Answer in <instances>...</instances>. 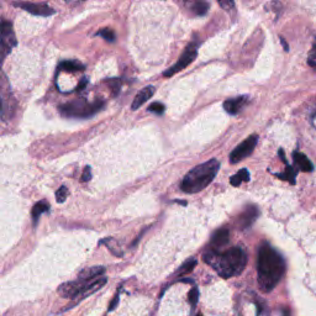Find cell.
Instances as JSON below:
<instances>
[{
    "instance_id": "6da1fadb",
    "label": "cell",
    "mask_w": 316,
    "mask_h": 316,
    "mask_svg": "<svg viewBox=\"0 0 316 316\" xmlns=\"http://www.w3.org/2000/svg\"><path fill=\"white\" fill-rule=\"evenodd\" d=\"M286 273V262L283 257L269 245H262L258 251L257 277L258 284L263 292L271 290L279 283Z\"/></svg>"
},
{
    "instance_id": "7a4b0ae2",
    "label": "cell",
    "mask_w": 316,
    "mask_h": 316,
    "mask_svg": "<svg viewBox=\"0 0 316 316\" xmlns=\"http://www.w3.org/2000/svg\"><path fill=\"white\" fill-rule=\"evenodd\" d=\"M203 258L223 278L241 274L247 264V255L241 247H231L225 252L211 248L204 254Z\"/></svg>"
},
{
    "instance_id": "3957f363",
    "label": "cell",
    "mask_w": 316,
    "mask_h": 316,
    "mask_svg": "<svg viewBox=\"0 0 316 316\" xmlns=\"http://www.w3.org/2000/svg\"><path fill=\"white\" fill-rule=\"evenodd\" d=\"M219 169L220 163L217 160H210L197 166L183 178L182 183H180V189L186 194L199 193L214 180Z\"/></svg>"
},
{
    "instance_id": "277c9868",
    "label": "cell",
    "mask_w": 316,
    "mask_h": 316,
    "mask_svg": "<svg viewBox=\"0 0 316 316\" xmlns=\"http://www.w3.org/2000/svg\"><path fill=\"white\" fill-rule=\"evenodd\" d=\"M105 283H106L105 277H100L94 280L77 279L73 281H67V283H63L59 286L58 294L61 295L62 298H68V299L78 298V300L77 301H80L82 299L87 298L88 295H90L91 293L97 292L98 289L102 288Z\"/></svg>"
},
{
    "instance_id": "5b68a950",
    "label": "cell",
    "mask_w": 316,
    "mask_h": 316,
    "mask_svg": "<svg viewBox=\"0 0 316 316\" xmlns=\"http://www.w3.org/2000/svg\"><path fill=\"white\" fill-rule=\"evenodd\" d=\"M105 103L103 100H97L94 103H88L85 98L73 100V102L62 104L59 106V111L66 117H76V119H84L96 115L98 111L104 108Z\"/></svg>"
},
{
    "instance_id": "8992f818",
    "label": "cell",
    "mask_w": 316,
    "mask_h": 316,
    "mask_svg": "<svg viewBox=\"0 0 316 316\" xmlns=\"http://www.w3.org/2000/svg\"><path fill=\"white\" fill-rule=\"evenodd\" d=\"M18 103L11 91L9 80L0 71V116L5 121H9L16 113Z\"/></svg>"
},
{
    "instance_id": "52a82bcc",
    "label": "cell",
    "mask_w": 316,
    "mask_h": 316,
    "mask_svg": "<svg viewBox=\"0 0 316 316\" xmlns=\"http://www.w3.org/2000/svg\"><path fill=\"white\" fill-rule=\"evenodd\" d=\"M18 44L13 24L9 20H0V63H3L7 56Z\"/></svg>"
},
{
    "instance_id": "ba28073f",
    "label": "cell",
    "mask_w": 316,
    "mask_h": 316,
    "mask_svg": "<svg viewBox=\"0 0 316 316\" xmlns=\"http://www.w3.org/2000/svg\"><path fill=\"white\" fill-rule=\"evenodd\" d=\"M197 56H198V46L197 44H194V42H192V44L186 46L185 50L183 51L182 56L179 57V59H178L176 65H173L169 70L166 71L165 73H163V76L172 77L174 76V74H177L178 72L185 70L191 63H193L195 61Z\"/></svg>"
},
{
    "instance_id": "9c48e42d",
    "label": "cell",
    "mask_w": 316,
    "mask_h": 316,
    "mask_svg": "<svg viewBox=\"0 0 316 316\" xmlns=\"http://www.w3.org/2000/svg\"><path fill=\"white\" fill-rule=\"evenodd\" d=\"M257 141H258L257 135H251V136L247 137L245 141H242V142L231 152V154H230V162H231L232 165H236V163L241 162V161L245 160V158L251 156V153L255 151L256 146H257Z\"/></svg>"
},
{
    "instance_id": "30bf717a",
    "label": "cell",
    "mask_w": 316,
    "mask_h": 316,
    "mask_svg": "<svg viewBox=\"0 0 316 316\" xmlns=\"http://www.w3.org/2000/svg\"><path fill=\"white\" fill-rule=\"evenodd\" d=\"M258 214H260V211H258V208L256 205L246 206L245 210L237 216L236 225L238 226V229H248L258 217Z\"/></svg>"
},
{
    "instance_id": "8fae6325",
    "label": "cell",
    "mask_w": 316,
    "mask_h": 316,
    "mask_svg": "<svg viewBox=\"0 0 316 316\" xmlns=\"http://www.w3.org/2000/svg\"><path fill=\"white\" fill-rule=\"evenodd\" d=\"M16 7L21 8L22 10L33 14L37 16H51L54 14L52 8L48 7L47 4H33V3H24V4H16Z\"/></svg>"
},
{
    "instance_id": "7c38bea8",
    "label": "cell",
    "mask_w": 316,
    "mask_h": 316,
    "mask_svg": "<svg viewBox=\"0 0 316 316\" xmlns=\"http://www.w3.org/2000/svg\"><path fill=\"white\" fill-rule=\"evenodd\" d=\"M247 102H248V98L246 96L232 98V99H228L224 102V109L230 115H236L245 108Z\"/></svg>"
},
{
    "instance_id": "4fadbf2b",
    "label": "cell",
    "mask_w": 316,
    "mask_h": 316,
    "mask_svg": "<svg viewBox=\"0 0 316 316\" xmlns=\"http://www.w3.org/2000/svg\"><path fill=\"white\" fill-rule=\"evenodd\" d=\"M154 91H156V88L152 87V85H148V87H145L143 89L137 93L136 98L134 99L131 104V109L132 110H137V109L141 108L146 102H148L152 97H153Z\"/></svg>"
},
{
    "instance_id": "5bb4252c",
    "label": "cell",
    "mask_w": 316,
    "mask_h": 316,
    "mask_svg": "<svg viewBox=\"0 0 316 316\" xmlns=\"http://www.w3.org/2000/svg\"><path fill=\"white\" fill-rule=\"evenodd\" d=\"M229 236H230L229 229H226V228H223V229L217 230V231H215L211 237V242H210L211 248L217 249V248H221V247L228 245Z\"/></svg>"
},
{
    "instance_id": "9a60e30c",
    "label": "cell",
    "mask_w": 316,
    "mask_h": 316,
    "mask_svg": "<svg viewBox=\"0 0 316 316\" xmlns=\"http://www.w3.org/2000/svg\"><path fill=\"white\" fill-rule=\"evenodd\" d=\"M105 273V268L102 266L97 267H89L87 269H83L82 272L78 274V279L82 280H94L98 278L103 277V274Z\"/></svg>"
},
{
    "instance_id": "2e32d148",
    "label": "cell",
    "mask_w": 316,
    "mask_h": 316,
    "mask_svg": "<svg viewBox=\"0 0 316 316\" xmlns=\"http://www.w3.org/2000/svg\"><path fill=\"white\" fill-rule=\"evenodd\" d=\"M293 160H294L295 166L303 172H312L314 171V166H312L311 161L307 158L305 154L300 153V152L295 151L293 153Z\"/></svg>"
},
{
    "instance_id": "e0dca14e",
    "label": "cell",
    "mask_w": 316,
    "mask_h": 316,
    "mask_svg": "<svg viewBox=\"0 0 316 316\" xmlns=\"http://www.w3.org/2000/svg\"><path fill=\"white\" fill-rule=\"evenodd\" d=\"M48 210H50V204H48V202H46V200H41V202L36 203L35 205H34L33 211H31L34 221L36 223V221L39 220V217L41 216L44 212H47Z\"/></svg>"
},
{
    "instance_id": "ac0fdd59",
    "label": "cell",
    "mask_w": 316,
    "mask_h": 316,
    "mask_svg": "<svg viewBox=\"0 0 316 316\" xmlns=\"http://www.w3.org/2000/svg\"><path fill=\"white\" fill-rule=\"evenodd\" d=\"M59 70L66 72H82L85 70V66L78 61H65L59 65Z\"/></svg>"
},
{
    "instance_id": "d6986e66",
    "label": "cell",
    "mask_w": 316,
    "mask_h": 316,
    "mask_svg": "<svg viewBox=\"0 0 316 316\" xmlns=\"http://www.w3.org/2000/svg\"><path fill=\"white\" fill-rule=\"evenodd\" d=\"M209 8L210 7H209V3L206 2V0H194L192 10H193L195 15L204 16L206 13H208Z\"/></svg>"
},
{
    "instance_id": "ffe728a7",
    "label": "cell",
    "mask_w": 316,
    "mask_h": 316,
    "mask_svg": "<svg viewBox=\"0 0 316 316\" xmlns=\"http://www.w3.org/2000/svg\"><path fill=\"white\" fill-rule=\"evenodd\" d=\"M248 180H249V172L245 168L241 169L238 173H236L235 176H232L231 178H230V183H231L234 186L241 185V183L248 182Z\"/></svg>"
},
{
    "instance_id": "44dd1931",
    "label": "cell",
    "mask_w": 316,
    "mask_h": 316,
    "mask_svg": "<svg viewBox=\"0 0 316 316\" xmlns=\"http://www.w3.org/2000/svg\"><path fill=\"white\" fill-rule=\"evenodd\" d=\"M198 261L197 260H189L186 261V262L183 264L182 267L179 268V271L177 272V275L178 277H184L185 274H188V273H191L193 269L195 268V266H197Z\"/></svg>"
},
{
    "instance_id": "7402d4cb",
    "label": "cell",
    "mask_w": 316,
    "mask_h": 316,
    "mask_svg": "<svg viewBox=\"0 0 316 316\" xmlns=\"http://www.w3.org/2000/svg\"><path fill=\"white\" fill-rule=\"evenodd\" d=\"M295 176H297L295 169L293 168L292 166L287 165V168H286V171H284V173L278 174V178H280V179H283V180H288V182L292 183V184H295Z\"/></svg>"
},
{
    "instance_id": "603a6c76",
    "label": "cell",
    "mask_w": 316,
    "mask_h": 316,
    "mask_svg": "<svg viewBox=\"0 0 316 316\" xmlns=\"http://www.w3.org/2000/svg\"><path fill=\"white\" fill-rule=\"evenodd\" d=\"M106 84H108V87L111 89V94H113V96H117V94H119L120 89H121V80L117 78L108 79L106 80Z\"/></svg>"
},
{
    "instance_id": "cb8c5ba5",
    "label": "cell",
    "mask_w": 316,
    "mask_h": 316,
    "mask_svg": "<svg viewBox=\"0 0 316 316\" xmlns=\"http://www.w3.org/2000/svg\"><path fill=\"white\" fill-rule=\"evenodd\" d=\"M97 36L103 37V39L106 40L108 42H114L115 40H116V37H115V33L111 30V28H103V30H100L99 33L97 34Z\"/></svg>"
},
{
    "instance_id": "d4e9b609",
    "label": "cell",
    "mask_w": 316,
    "mask_h": 316,
    "mask_svg": "<svg viewBox=\"0 0 316 316\" xmlns=\"http://www.w3.org/2000/svg\"><path fill=\"white\" fill-rule=\"evenodd\" d=\"M67 197H68V188L67 186L63 185L58 189V191L56 192L57 203H65L66 199H67Z\"/></svg>"
},
{
    "instance_id": "484cf974",
    "label": "cell",
    "mask_w": 316,
    "mask_h": 316,
    "mask_svg": "<svg viewBox=\"0 0 316 316\" xmlns=\"http://www.w3.org/2000/svg\"><path fill=\"white\" fill-rule=\"evenodd\" d=\"M188 300L191 303L192 306H195L198 304V300H199V290L197 288H192L191 292L188 294Z\"/></svg>"
},
{
    "instance_id": "4316f807",
    "label": "cell",
    "mask_w": 316,
    "mask_h": 316,
    "mask_svg": "<svg viewBox=\"0 0 316 316\" xmlns=\"http://www.w3.org/2000/svg\"><path fill=\"white\" fill-rule=\"evenodd\" d=\"M166 110V106L163 104H161V103H153V104H151L148 106V111H152V113L157 114V115H162L163 113H165Z\"/></svg>"
},
{
    "instance_id": "83f0119b",
    "label": "cell",
    "mask_w": 316,
    "mask_h": 316,
    "mask_svg": "<svg viewBox=\"0 0 316 316\" xmlns=\"http://www.w3.org/2000/svg\"><path fill=\"white\" fill-rule=\"evenodd\" d=\"M307 63H309L311 67L316 68V41L314 42V45H312L311 50H310L309 56H307Z\"/></svg>"
},
{
    "instance_id": "f1b7e54d",
    "label": "cell",
    "mask_w": 316,
    "mask_h": 316,
    "mask_svg": "<svg viewBox=\"0 0 316 316\" xmlns=\"http://www.w3.org/2000/svg\"><path fill=\"white\" fill-rule=\"evenodd\" d=\"M217 3H219L220 7L223 8L224 10H226V11L232 10L235 8V2H234V0H217Z\"/></svg>"
},
{
    "instance_id": "f546056e",
    "label": "cell",
    "mask_w": 316,
    "mask_h": 316,
    "mask_svg": "<svg viewBox=\"0 0 316 316\" xmlns=\"http://www.w3.org/2000/svg\"><path fill=\"white\" fill-rule=\"evenodd\" d=\"M90 179H91V171H90V167L87 166V167L84 168V172H83L82 182H89Z\"/></svg>"
},
{
    "instance_id": "4dcf8cb0",
    "label": "cell",
    "mask_w": 316,
    "mask_h": 316,
    "mask_svg": "<svg viewBox=\"0 0 316 316\" xmlns=\"http://www.w3.org/2000/svg\"><path fill=\"white\" fill-rule=\"evenodd\" d=\"M117 303H119V294L115 295V299L110 303V307H109V310H110V311H111V310H114L115 307H116Z\"/></svg>"
},
{
    "instance_id": "1f68e13d",
    "label": "cell",
    "mask_w": 316,
    "mask_h": 316,
    "mask_svg": "<svg viewBox=\"0 0 316 316\" xmlns=\"http://www.w3.org/2000/svg\"><path fill=\"white\" fill-rule=\"evenodd\" d=\"M87 83H88V80H87V79H82V80H80L78 88H77V90H82L83 88L87 87Z\"/></svg>"
},
{
    "instance_id": "d6a6232c",
    "label": "cell",
    "mask_w": 316,
    "mask_h": 316,
    "mask_svg": "<svg viewBox=\"0 0 316 316\" xmlns=\"http://www.w3.org/2000/svg\"><path fill=\"white\" fill-rule=\"evenodd\" d=\"M279 156H280V158H281V161H283V162L286 163V165H287V163H288V162H287L286 157H284V152H283V149H279Z\"/></svg>"
},
{
    "instance_id": "836d02e7",
    "label": "cell",
    "mask_w": 316,
    "mask_h": 316,
    "mask_svg": "<svg viewBox=\"0 0 316 316\" xmlns=\"http://www.w3.org/2000/svg\"><path fill=\"white\" fill-rule=\"evenodd\" d=\"M280 41H281V45H283L284 50H286V51H288V50H289V48H288V44H287V42H286V41H284V40H283V39H280Z\"/></svg>"
},
{
    "instance_id": "e575fe53",
    "label": "cell",
    "mask_w": 316,
    "mask_h": 316,
    "mask_svg": "<svg viewBox=\"0 0 316 316\" xmlns=\"http://www.w3.org/2000/svg\"><path fill=\"white\" fill-rule=\"evenodd\" d=\"M197 316H203V315H202V314H198Z\"/></svg>"
}]
</instances>
